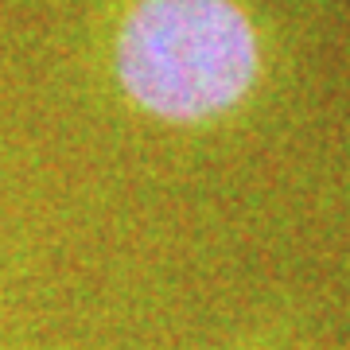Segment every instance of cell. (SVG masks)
Listing matches in <instances>:
<instances>
[{
  "label": "cell",
  "mask_w": 350,
  "mask_h": 350,
  "mask_svg": "<svg viewBox=\"0 0 350 350\" xmlns=\"http://www.w3.org/2000/svg\"><path fill=\"white\" fill-rule=\"evenodd\" d=\"M105 75L137 117L199 129L261 90L265 39L245 0H113Z\"/></svg>",
  "instance_id": "1"
}]
</instances>
